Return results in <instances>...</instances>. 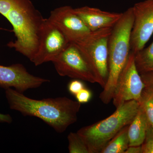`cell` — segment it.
I'll return each instance as SVG.
<instances>
[{"label":"cell","instance_id":"cell-1","mask_svg":"<svg viewBox=\"0 0 153 153\" xmlns=\"http://www.w3.org/2000/svg\"><path fill=\"white\" fill-rule=\"evenodd\" d=\"M10 108L23 115L35 117L45 122L59 133L77 121L81 104L66 97L33 99L11 88H6Z\"/></svg>","mask_w":153,"mask_h":153},{"label":"cell","instance_id":"cell-2","mask_svg":"<svg viewBox=\"0 0 153 153\" xmlns=\"http://www.w3.org/2000/svg\"><path fill=\"white\" fill-rule=\"evenodd\" d=\"M134 20L131 7L123 13L112 28L108 41V77L100 95L104 104H108L112 100L119 76L129 56Z\"/></svg>","mask_w":153,"mask_h":153},{"label":"cell","instance_id":"cell-3","mask_svg":"<svg viewBox=\"0 0 153 153\" xmlns=\"http://www.w3.org/2000/svg\"><path fill=\"white\" fill-rule=\"evenodd\" d=\"M6 18L16 38L7 46L32 61L39 46L44 18L30 0H17Z\"/></svg>","mask_w":153,"mask_h":153},{"label":"cell","instance_id":"cell-4","mask_svg":"<svg viewBox=\"0 0 153 153\" xmlns=\"http://www.w3.org/2000/svg\"><path fill=\"white\" fill-rule=\"evenodd\" d=\"M139 107L138 101L126 102L108 117L79 129L77 133L87 145L89 153H100L122 129L131 123Z\"/></svg>","mask_w":153,"mask_h":153},{"label":"cell","instance_id":"cell-5","mask_svg":"<svg viewBox=\"0 0 153 153\" xmlns=\"http://www.w3.org/2000/svg\"><path fill=\"white\" fill-rule=\"evenodd\" d=\"M112 28L91 32L75 42L95 75L97 83L103 88L108 77V41Z\"/></svg>","mask_w":153,"mask_h":153},{"label":"cell","instance_id":"cell-6","mask_svg":"<svg viewBox=\"0 0 153 153\" xmlns=\"http://www.w3.org/2000/svg\"><path fill=\"white\" fill-rule=\"evenodd\" d=\"M52 62L60 76L97 83L92 69L74 43H68Z\"/></svg>","mask_w":153,"mask_h":153},{"label":"cell","instance_id":"cell-7","mask_svg":"<svg viewBox=\"0 0 153 153\" xmlns=\"http://www.w3.org/2000/svg\"><path fill=\"white\" fill-rule=\"evenodd\" d=\"M145 86L136 66L134 54L131 51L115 88L112 100L114 105L117 108L127 101L138 102Z\"/></svg>","mask_w":153,"mask_h":153},{"label":"cell","instance_id":"cell-8","mask_svg":"<svg viewBox=\"0 0 153 153\" xmlns=\"http://www.w3.org/2000/svg\"><path fill=\"white\" fill-rule=\"evenodd\" d=\"M63 32L48 19H44L41 27L39 46L32 60L35 66L52 62L68 43Z\"/></svg>","mask_w":153,"mask_h":153},{"label":"cell","instance_id":"cell-9","mask_svg":"<svg viewBox=\"0 0 153 153\" xmlns=\"http://www.w3.org/2000/svg\"><path fill=\"white\" fill-rule=\"evenodd\" d=\"M132 9L134 20L131 35V51L136 53L144 48L153 34V0L137 3Z\"/></svg>","mask_w":153,"mask_h":153},{"label":"cell","instance_id":"cell-10","mask_svg":"<svg viewBox=\"0 0 153 153\" xmlns=\"http://www.w3.org/2000/svg\"><path fill=\"white\" fill-rule=\"evenodd\" d=\"M48 19L64 34L70 43L85 38L91 31L70 6H63L51 11Z\"/></svg>","mask_w":153,"mask_h":153},{"label":"cell","instance_id":"cell-11","mask_svg":"<svg viewBox=\"0 0 153 153\" xmlns=\"http://www.w3.org/2000/svg\"><path fill=\"white\" fill-rule=\"evenodd\" d=\"M49 82V79L30 74L20 63L8 66L0 65V85L5 89L14 87L23 93L28 89L37 88Z\"/></svg>","mask_w":153,"mask_h":153},{"label":"cell","instance_id":"cell-12","mask_svg":"<svg viewBox=\"0 0 153 153\" xmlns=\"http://www.w3.org/2000/svg\"><path fill=\"white\" fill-rule=\"evenodd\" d=\"M74 10L91 32L112 28L123 13L107 12L87 6L76 8Z\"/></svg>","mask_w":153,"mask_h":153},{"label":"cell","instance_id":"cell-13","mask_svg":"<svg viewBox=\"0 0 153 153\" xmlns=\"http://www.w3.org/2000/svg\"><path fill=\"white\" fill-rule=\"evenodd\" d=\"M147 117L140 106L131 123L129 125L128 136L129 146H141L144 141L148 124Z\"/></svg>","mask_w":153,"mask_h":153},{"label":"cell","instance_id":"cell-14","mask_svg":"<svg viewBox=\"0 0 153 153\" xmlns=\"http://www.w3.org/2000/svg\"><path fill=\"white\" fill-rule=\"evenodd\" d=\"M128 125L124 127L108 143L100 153H125L129 146Z\"/></svg>","mask_w":153,"mask_h":153},{"label":"cell","instance_id":"cell-15","mask_svg":"<svg viewBox=\"0 0 153 153\" xmlns=\"http://www.w3.org/2000/svg\"><path fill=\"white\" fill-rule=\"evenodd\" d=\"M134 54L135 63L140 74L153 71V41L149 47Z\"/></svg>","mask_w":153,"mask_h":153},{"label":"cell","instance_id":"cell-16","mask_svg":"<svg viewBox=\"0 0 153 153\" xmlns=\"http://www.w3.org/2000/svg\"><path fill=\"white\" fill-rule=\"evenodd\" d=\"M147 117L149 123L153 126V87L146 85L138 101Z\"/></svg>","mask_w":153,"mask_h":153},{"label":"cell","instance_id":"cell-17","mask_svg":"<svg viewBox=\"0 0 153 153\" xmlns=\"http://www.w3.org/2000/svg\"><path fill=\"white\" fill-rule=\"evenodd\" d=\"M67 138L69 153H89L87 145L77 132H70Z\"/></svg>","mask_w":153,"mask_h":153},{"label":"cell","instance_id":"cell-18","mask_svg":"<svg viewBox=\"0 0 153 153\" xmlns=\"http://www.w3.org/2000/svg\"><path fill=\"white\" fill-rule=\"evenodd\" d=\"M142 153H153V126L148 124L146 133L141 145Z\"/></svg>","mask_w":153,"mask_h":153},{"label":"cell","instance_id":"cell-19","mask_svg":"<svg viewBox=\"0 0 153 153\" xmlns=\"http://www.w3.org/2000/svg\"><path fill=\"white\" fill-rule=\"evenodd\" d=\"M85 87V84L82 80L78 79L71 80L69 82L68 85V91L71 94L74 96Z\"/></svg>","mask_w":153,"mask_h":153},{"label":"cell","instance_id":"cell-20","mask_svg":"<svg viewBox=\"0 0 153 153\" xmlns=\"http://www.w3.org/2000/svg\"><path fill=\"white\" fill-rule=\"evenodd\" d=\"M17 0H0V14L7 17Z\"/></svg>","mask_w":153,"mask_h":153},{"label":"cell","instance_id":"cell-21","mask_svg":"<svg viewBox=\"0 0 153 153\" xmlns=\"http://www.w3.org/2000/svg\"><path fill=\"white\" fill-rule=\"evenodd\" d=\"M75 96L76 101L81 104H83L87 103L90 101L92 98V94L90 90L85 87L79 91Z\"/></svg>","mask_w":153,"mask_h":153},{"label":"cell","instance_id":"cell-22","mask_svg":"<svg viewBox=\"0 0 153 153\" xmlns=\"http://www.w3.org/2000/svg\"><path fill=\"white\" fill-rule=\"evenodd\" d=\"M140 74L146 85L153 87V71Z\"/></svg>","mask_w":153,"mask_h":153},{"label":"cell","instance_id":"cell-23","mask_svg":"<svg viewBox=\"0 0 153 153\" xmlns=\"http://www.w3.org/2000/svg\"><path fill=\"white\" fill-rule=\"evenodd\" d=\"M125 153H142L141 146H129Z\"/></svg>","mask_w":153,"mask_h":153},{"label":"cell","instance_id":"cell-24","mask_svg":"<svg viewBox=\"0 0 153 153\" xmlns=\"http://www.w3.org/2000/svg\"><path fill=\"white\" fill-rule=\"evenodd\" d=\"M12 121V118L10 115L0 113V122L10 123Z\"/></svg>","mask_w":153,"mask_h":153}]
</instances>
